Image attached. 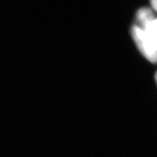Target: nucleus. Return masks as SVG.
<instances>
[{
	"instance_id": "obj_1",
	"label": "nucleus",
	"mask_w": 157,
	"mask_h": 157,
	"mask_svg": "<svg viewBox=\"0 0 157 157\" xmlns=\"http://www.w3.org/2000/svg\"><path fill=\"white\" fill-rule=\"evenodd\" d=\"M155 15L152 9L144 7L136 15L131 28L132 38L140 53L151 63H157V39L152 28Z\"/></svg>"
},
{
	"instance_id": "obj_2",
	"label": "nucleus",
	"mask_w": 157,
	"mask_h": 157,
	"mask_svg": "<svg viewBox=\"0 0 157 157\" xmlns=\"http://www.w3.org/2000/svg\"><path fill=\"white\" fill-rule=\"evenodd\" d=\"M152 28H153L154 33L155 34V37H156L157 39V17L155 16V18H154L153 22H152Z\"/></svg>"
},
{
	"instance_id": "obj_3",
	"label": "nucleus",
	"mask_w": 157,
	"mask_h": 157,
	"mask_svg": "<svg viewBox=\"0 0 157 157\" xmlns=\"http://www.w3.org/2000/svg\"><path fill=\"white\" fill-rule=\"evenodd\" d=\"M150 2H151L152 10H154V11L157 13V0H150Z\"/></svg>"
},
{
	"instance_id": "obj_4",
	"label": "nucleus",
	"mask_w": 157,
	"mask_h": 157,
	"mask_svg": "<svg viewBox=\"0 0 157 157\" xmlns=\"http://www.w3.org/2000/svg\"><path fill=\"white\" fill-rule=\"evenodd\" d=\"M155 82H156L157 83V72H156V74H155Z\"/></svg>"
}]
</instances>
